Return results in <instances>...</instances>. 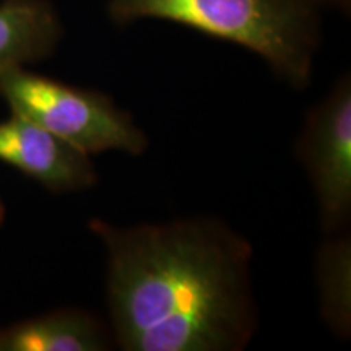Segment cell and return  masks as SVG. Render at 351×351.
I'll return each mask as SVG.
<instances>
[{"mask_svg":"<svg viewBox=\"0 0 351 351\" xmlns=\"http://www.w3.org/2000/svg\"><path fill=\"white\" fill-rule=\"evenodd\" d=\"M90 230L108 258L112 339L125 351H239L257 311L252 247L213 218Z\"/></svg>","mask_w":351,"mask_h":351,"instance_id":"obj_1","label":"cell"},{"mask_svg":"<svg viewBox=\"0 0 351 351\" xmlns=\"http://www.w3.org/2000/svg\"><path fill=\"white\" fill-rule=\"evenodd\" d=\"M322 0H109L114 23L173 21L245 47L293 88H307L320 44Z\"/></svg>","mask_w":351,"mask_h":351,"instance_id":"obj_2","label":"cell"},{"mask_svg":"<svg viewBox=\"0 0 351 351\" xmlns=\"http://www.w3.org/2000/svg\"><path fill=\"white\" fill-rule=\"evenodd\" d=\"M0 96L12 112L36 122L86 155L117 150L142 155L145 132L109 96L13 67L0 73Z\"/></svg>","mask_w":351,"mask_h":351,"instance_id":"obj_3","label":"cell"},{"mask_svg":"<svg viewBox=\"0 0 351 351\" xmlns=\"http://www.w3.org/2000/svg\"><path fill=\"white\" fill-rule=\"evenodd\" d=\"M324 231L339 232L351 215V80L346 73L307 114L298 140Z\"/></svg>","mask_w":351,"mask_h":351,"instance_id":"obj_4","label":"cell"},{"mask_svg":"<svg viewBox=\"0 0 351 351\" xmlns=\"http://www.w3.org/2000/svg\"><path fill=\"white\" fill-rule=\"evenodd\" d=\"M0 161L52 192L82 191L98 181L90 155L19 112L0 122Z\"/></svg>","mask_w":351,"mask_h":351,"instance_id":"obj_5","label":"cell"},{"mask_svg":"<svg viewBox=\"0 0 351 351\" xmlns=\"http://www.w3.org/2000/svg\"><path fill=\"white\" fill-rule=\"evenodd\" d=\"M111 341L103 322L82 309H59L0 330V351H103Z\"/></svg>","mask_w":351,"mask_h":351,"instance_id":"obj_6","label":"cell"},{"mask_svg":"<svg viewBox=\"0 0 351 351\" xmlns=\"http://www.w3.org/2000/svg\"><path fill=\"white\" fill-rule=\"evenodd\" d=\"M64 34L49 0L0 2V73L54 54Z\"/></svg>","mask_w":351,"mask_h":351,"instance_id":"obj_7","label":"cell"},{"mask_svg":"<svg viewBox=\"0 0 351 351\" xmlns=\"http://www.w3.org/2000/svg\"><path fill=\"white\" fill-rule=\"evenodd\" d=\"M320 313L340 337L351 326V243L348 236L327 241L317 256Z\"/></svg>","mask_w":351,"mask_h":351,"instance_id":"obj_8","label":"cell"},{"mask_svg":"<svg viewBox=\"0 0 351 351\" xmlns=\"http://www.w3.org/2000/svg\"><path fill=\"white\" fill-rule=\"evenodd\" d=\"M324 7L328 5V7H335V8H340L341 12H350V0H322Z\"/></svg>","mask_w":351,"mask_h":351,"instance_id":"obj_9","label":"cell"},{"mask_svg":"<svg viewBox=\"0 0 351 351\" xmlns=\"http://www.w3.org/2000/svg\"><path fill=\"white\" fill-rule=\"evenodd\" d=\"M3 218V205H2V200H0V221H2Z\"/></svg>","mask_w":351,"mask_h":351,"instance_id":"obj_10","label":"cell"}]
</instances>
